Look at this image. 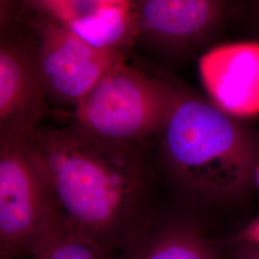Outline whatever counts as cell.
I'll use <instances>...</instances> for the list:
<instances>
[{"label": "cell", "instance_id": "1", "mask_svg": "<svg viewBox=\"0 0 259 259\" xmlns=\"http://www.w3.org/2000/svg\"><path fill=\"white\" fill-rule=\"evenodd\" d=\"M67 232L122 250L151 220L149 174L135 146L79 125L38 128L19 138Z\"/></svg>", "mask_w": 259, "mask_h": 259}, {"label": "cell", "instance_id": "2", "mask_svg": "<svg viewBox=\"0 0 259 259\" xmlns=\"http://www.w3.org/2000/svg\"><path fill=\"white\" fill-rule=\"evenodd\" d=\"M169 173L187 194L229 205L250 192L259 164V132L214 104L177 89L161 131Z\"/></svg>", "mask_w": 259, "mask_h": 259}, {"label": "cell", "instance_id": "3", "mask_svg": "<svg viewBox=\"0 0 259 259\" xmlns=\"http://www.w3.org/2000/svg\"><path fill=\"white\" fill-rule=\"evenodd\" d=\"M176 93V88L123 61L76 105V124L99 139L135 146L161 134Z\"/></svg>", "mask_w": 259, "mask_h": 259}, {"label": "cell", "instance_id": "4", "mask_svg": "<svg viewBox=\"0 0 259 259\" xmlns=\"http://www.w3.org/2000/svg\"><path fill=\"white\" fill-rule=\"evenodd\" d=\"M66 232L19 138H0V259L30 258Z\"/></svg>", "mask_w": 259, "mask_h": 259}, {"label": "cell", "instance_id": "5", "mask_svg": "<svg viewBox=\"0 0 259 259\" xmlns=\"http://www.w3.org/2000/svg\"><path fill=\"white\" fill-rule=\"evenodd\" d=\"M28 19L48 97L57 102L76 107L111 68L126 61L124 52L94 48L52 18L32 13Z\"/></svg>", "mask_w": 259, "mask_h": 259}, {"label": "cell", "instance_id": "6", "mask_svg": "<svg viewBox=\"0 0 259 259\" xmlns=\"http://www.w3.org/2000/svg\"><path fill=\"white\" fill-rule=\"evenodd\" d=\"M136 40L172 55L188 54L220 33L232 5L219 0L133 1Z\"/></svg>", "mask_w": 259, "mask_h": 259}, {"label": "cell", "instance_id": "7", "mask_svg": "<svg viewBox=\"0 0 259 259\" xmlns=\"http://www.w3.org/2000/svg\"><path fill=\"white\" fill-rule=\"evenodd\" d=\"M47 97L37 45L31 30L29 36L2 35L0 138H22L36 129L47 110Z\"/></svg>", "mask_w": 259, "mask_h": 259}, {"label": "cell", "instance_id": "8", "mask_svg": "<svg viewBox=\"0 0 259 259\" xmlns=\"http://www.w3.org/2000/svg\"><path fill=\"white\" fill-rule=\"evenodd\" d=\"M209 101L240 120L259 115V41L217 46L199 60Z\"/></svg>", "mask_w": 259, "mask_h": 259}, {"label": "cell", "instance_id": "9", "mask_svg": "<svg viewBox=\"0 0 259 259\" xmlns=\"http://www.w3.org/2000/svg\"><path fill=\"white\" fill-rule=\"evenodd\" d=\"M22 5L31 13L60 21L97 49L124 52L136 40L133 1L31 0Z\"/></svg>", "mask_w": 259, "mask_h": 259}, {"label": "cell", "instance_id": "10", "mask_svg": "<svg viewBox=\"0 0 259 259\" xmlns=\"http://www.w3.org/2000/svg\"><path fill=\"white\" fill-rule=\"evenodd\" d=\"M118 259H222L221 244L194 219L174 218L159 225L150 221Z\"/></svg>", "mask_w": 259, "mask_h": 259}, {"label": "cell", "instance_id": "11", "mask_svg": "<svg viewBox=\"0 0 259 259\" xmlns=\"http://www.w3.org/2000/svg\"><path fill=\"white\" fill-rule=\"evenodd\" d=\"M28 259H118L115 251L99 243L72 232L63 234L50 241L41 250Z\"/></svg>", "mask_w": 259, "mask_h": 259}, {"label": "cell", "instance_id": "12", "mask_svg": "<svg viewBox=\"0 0 259 259\" xmlns=\"http://www.w3.org/2000/svg\"><path fill=\"white\" fill-rule=\"evenodd\" d=\"M229 243H248L259 248V214L256 218L250 221L244 229L232 238L228 239Z\"/></svg>", "mask_w": 259, "mask_h": 259}, {"label": "cell", "instance_id": "13", "mask_svg": "<svg viewBox=\"0 0 259 259\" xmlns=\"http://www.w3.org/2000/svg\"><path fill=\"white\" fill-rule=\"evenodd\" d=\"M233 245V259H259V248L248 243H231Z\"/></svg>", "mask_w": 259, "mask_h": 259}, {"label": "cell", "instance_id": "14", "mask_svg": "<svg viewBox=\"0 0 259 259\" xmlns=\"http://www.w3.org/2000/svg\"><path fill=\"white\" fill-rule=\"evenodd\" d=\"M252 7V16H251V21H252V24H253V28L255 30V32L258 34L259 37V2H257L256 4H252L251 5Z\"/></svg>", "mask_w": 259, "mask_h": 259}, {"label": "cell", "instance_id": "15", "mask_svg": "<svg viewBox=\"0 0 259 259\" xmlns=\"http://www.w3.org/2000/svg\"><path fill=\"white\" fill-rule=\"evenodd\" d=\"M254 182L256 183V185L259 187V164L256 167V170H255V174H254Z\"/></svg>", "mask_w": 259, "mask_h": 259}]
</instances>
